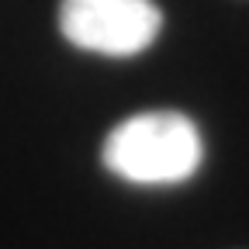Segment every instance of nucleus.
Masks as SVG:
<instances>
[{
    "mask_svg": "<svg viewBox=\"0 0 249 249\" xmlns=\"http://www.w3.org/2000/svg\"><path fill=\"white\" fill-rule=\"evenodd\" d=\"M104 166L145 187H166L191 180L204 163V142L197 124L180 111H142L107 132L101 145Z\"/></svg>",
    "mask_w": 249,
    "mask_h": 249,
    "instance_id": "obj_1",
    "label": "nucleus"
},
{
    "mask_svg": "<svg viewBox=\"0 0 249 249\" xmlns=\"http://www.w3.org/2000/svg\"><path fill=\"white\" fill-rule=\"evenodd\" d=\"M163 28L152 0H62L59 31L70 45L111 59L145 52Z\"/></svg>",
    "mask_w": 249,
    "mask_h": 249,
    "instance_id": "obj_2",
    "label": "nucleus"
}]
</instances>
